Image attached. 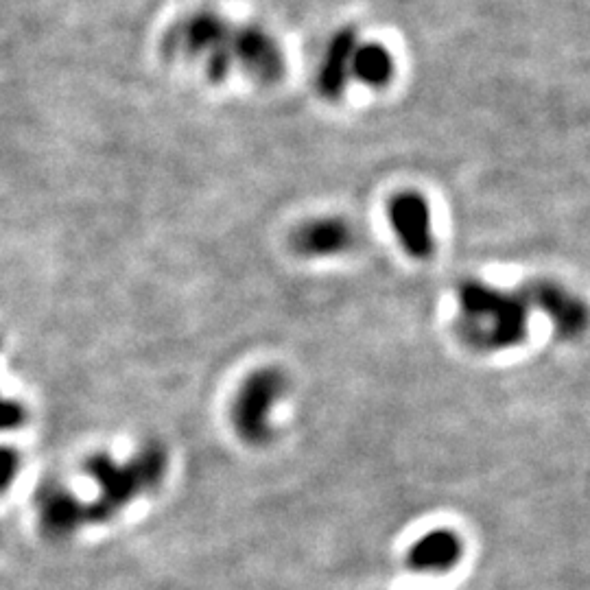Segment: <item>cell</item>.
Wrapping results in <instances>:
<instances>
[{
  "mask_svg": "<svg viewBox=\"0 0 590 590\" xmlns=\"http://www.w3.org/2000/svg\"><path fill=\"white\" fill-rule=\"evenodd\" d=\"M164 46L171 57L199 64L212 81H223L234 68L271 84L285 70V55L271 35L254 25H232L215 11H199L169 31Z\"/></svg>",
  "mask_w": 590,
  "mask_h": 590,
  "instance_id": "1",
  "label": "cell"
},
{
  "mask_svg": "<svg viewBox=\"0 0 590 590\" xmlns=\"http://www.w3.org/2000/svg\"><path fill=\"white\" fill-rule=\"evenodd\" d=\"M529 306L521 291H503L481 280L459 285L457 333L470 348L497 352L523 344Z\"/></svg>",
  "mask_w": 590,
  "mask_h": 590,
  "instance_id": "2",
  "label": "cell"
},
{
  "mask_svg": "<svg viewBox=\"0 0 590 590\" xmlns=\"http://www.w3.org/2000/svg\"><path fill=\"white\" fill-rule=\"evenodd\" d=\"M169 468V453L160 442H149L127 462H116L108 453L86 459L84 470L99 486V497L88 503L92 523H108L140 494L158 488Z\"/></svg>",
  "mask_w": 590,
  "mask_h": 590,
  "instance_id": "3",
  "label": "cell"
},
{
  "mask_svg": "<svg viewBox=\"0 0 590 590\" xmlns=\"http://www.w3.org/2000/svg\"><path fill=\"white\" fill-rule=\"evenodd\" d=\"M285 392L287 376L278 368H261L247 376L232 405L234 429L247 444L269 442V413Z\"/></svg>",
  "mask_w": 590,
  "mask_h": 590,
  "instance_id": "4",
  "label": "cell"
},
{
  "mask_svg": "<svg viewBox=\"0 0 590 590\" xmlns=\"http://www.w3.org/2000/svg\"><path fill=\"white\" fill-rule=\"evenodd\" d=\"M389 226H392L403 250L416 258L427 261L435 252V234L431 226V208L427 197L416 191H403L392 197L387 208Z\"/></svg>",
  "mask_w": 590,
  "mask_h": 590,
  "instance_id": "5",
  "label": "cell"
},
{
  "mask_svg": "<svg viewBox=\"0 0 590 590\" xmlns=\"http://www.w3.org/2000/svg\"><path fill=\"white\" fill-rule=\"evenodd\" d=\"M38 523L44 538L66 540L73 538L81 527L90 525L88 503L81 501L75 492H70L62 483H44L35 497Z\"/></svg>",
  "mask_w": 590,
  "mask_h": 590,
  "instance_id": "6",
  "label": "cell"
},
{
  "mask_svg": "<svg viewBox=\"0 0 590 590\" xmlns=\"http://www.w3.org/2000/svg\"><path fill=\"white\" fill-rule=\"evenodd\" d=\"M523 298L527 306H536L545 313L553 326L558 328V333L564 337H577L586 328V306L580 298H575L573 293L566 291L564 287L556 285L549 280L531 282L529 287L523 289Z\"/></svg>",
  "mask_w": 590,
  "mask_h": 590,
  "instance_id": "7",
  "label": "cell"
},
{
  "mask_svg": "<svg viewBox=\"0 0 590 590\" xmlns=\"http://www.w3.org/2000/svg\"><path fill=\"white\" fill-rule=\"evenodd\" d=\"M354 241H357V232L344 217H320L306 221L293 232L291 239L295 252L313 258L348 252Z\"/></svg>",
  "mask_w": 590,
  "mask_h": 590,
  "instance_id": "8",
  "label": "cell"
},
{
  "mask_svg": "<svg viewBox=\"0 0 590 590\" xmlns=\"http://www.w3.org/2000/svg\"><path fill=\"white\" fill-rule=\"evenodd\" d=\"M359 42V33L350 27L337 31L330 38L322 55L320 70H317V88H320L322 97L337 101L348 90L352 84V57Z\"/></svg>",
  "mask_w": 590,
  "mask_h": 590,
  "instance_id": "9",
  "label": "cell"
},
{
  "mask_svg": "<svg viewBox=\"0 0 590 590\" xmlns=\"http://www.w3.org/2000/svg\"><path fill=\"white\" fill-rule=\"evenodd\" d=\"M462 558V540L455 531L435 529L422 536L409 551V566L422 573H442L453 569Z\"/></svg>",
  "mask_w": 590,
  "mask_h": 590,
  "instance_id": "10",
  "label": "cell"
},
{
  "mask_svg": "<svg viewBox=\"0 0 590 590\" xmlns=\"http://www.w3.org/2000/svg\"><path fill=\"white\" fill-rule=\"evenodd\" d=\"M394 77V57L376 42H359L352 57V81L383 88Z\"/></svg>",
  "mask_w": 590,
  "mask_h": 590,
  "instance_id": "11",
  "label": "cell"
},
{
  "mask_svg": "<svg viewBox=\"0 0 590 590\" xmlns=\"http://www.w3.org/2000/svg\"><path fill=\"white\" fill-rule=\"evenodd\" d=\"M27 420V409L18 400L0 394V431H16Z\"/></svg>",
  "mask_w": 590,
  "mask_h": 590,
  "instance_id": "12",
  "label": "cell"
},
{
  "mask_svg": "<svg viewBox=\"0 0 590 590\" xmlns=\"http://www.w3.org/2000/svg\"><path fill=\"white\" fill-rule=\"evenodd\" d=\"M20 472V455L9 446H0V492H5Z\"/></svg>",
  "mask_w": 590,
  "mask_h": 590,
  "instance_id": "13",
  "label": "cell"
},
{
  "mask_svg": "<svg viewBox=\"0 0 590 590\" xmlns=\"http://www.w3.org/2000/svg\"><path fill=\"white\" fill-rule=\"evenodd\" d=\"M0 346H3V344H0Z\"/></svg>",
  "mask_w": 590,
  "mask_h": 590,
  "instance_id": "14",
  "label": "cell"
}]
</instances>
